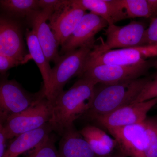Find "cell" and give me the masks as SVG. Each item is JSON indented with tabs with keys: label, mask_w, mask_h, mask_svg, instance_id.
I'll use <instances>...</instances> for the list:
<instances>
[{
	"label": "cell",
	"mask_w": 157,
	"mask_h": 157,
	"mask_svg": "<svg viewBox=\"0 0 157 157\" xmlns=\"http://www.w3.org/2000/svg\"><path fill=\"white\" fill-rule=\"evenodd\" d=\"M97 84L90 79L80 78L51 101L52 114L49 124L52 130L63 135L73 127L74 121L88 112Z\"/></svg>",
	"instance_id": "6da1fadb"
},
{
	"label": "cell",
	"mask_w": 157,
	"mask_h": 157,
	"mask_svg": "<svg viewBox=\"0 0 157 157\" xmlns=\"http://www.w3.org/2000/svg\"><path fill=\"white\" fill-rule=\"evenodd\" d=\"M150 79L141 77L114 84H97L88 112L94 119L132 104Z\"/></svg>",
	"instance_id": "7a4b0ae2"
},
{
	"label": "cell",
	"mask_w": 157,
	"mask_h": 157,
	"mask_svg": "<svg viewBox=\"0 0 157 157\" xmlns=\"http://www.w3.org/2000/svg\"><path fill=\"white\" fill-rule=\"evenodd\" d=\"M93 48L83 47L61 56L52 68L50 86L46 97L53 101L63 91L66 84L73 77L80 76L86 61Z\"/></svg>",
	"instance_id": "3957f363"
},
{
	"label": "cell",
	"mask_w": 157,
	"mask_h": 157,
	"mask_svg": "<svg viewBox=\"0 0 157 157\" xmlns=\"http://www.w3.org/2000/svg\"><path fill=\"white\" fill-rule=\"evenodd\" d=\"M52 102L46 97L22 112L11 116L3 125L8 139L33 131L49 123L52 114Z\"/></svg>",
	"instance_id": "277c9868"
},
{
	"label": "cell",
	"mask_w": 157,
	"mask_h": 157,
	"mask_svg": "<svg viewBox=\"0 0 157 157\" xmlns=\"http://www.w3.org/2000/svg\"><path fill=\"white\" fill-rule=\"evenodd\" d=\"M46 97L44 87L38 92L30 93L14 80L3 79L0 84L1 122L11 116L24 111Z\"/></svg>",
	"instance_id": "5b68a950"
},
{
	"label": "cell",
	"mask_w": 157,
	"mask_h": 157,
	"mask_svg": "<svg viewBox=\"0 0 157 157\" xmlns=\"http://www.w3.org/2000/svg\"><path fill=\"white\" fill-rule=\"evenodd\" d=\"M152 62L145 60L132 66L99 65L86 70L80 77L90 79L97 84H114L141 78L152 67Z\"/></svg>",
	"instance_id": "8992f818"
},
{
	"label": "cell",
	"mask_w": 157,
	"mask_h": 157,
	"mask_svg": "<svg viewBox=\"0 0 157 157\" xmlns=\"http://www.w3.org/2000/svg\"><path fill=\"white\" fill-rule=\"evenodd\" d=\"M145 30L143 23L136 21H132L124 26L108 25L105 32L106 41H102L101 44L95 45L94 48L104 51L117 48L142 47Z\"/></svg>",
	"instance_id": "52a82bcc"
},
{
	"label": "cell",
	"mask_w": 157,
	"mask_h": 157,
	"mask_svg": "<svg viewBox=\"0 0 157 157\" xmlns=\"http://www.w3.org/2000/svg\"><path fill=\"white\" fill-rule=\"evenodd\" d=\"M108 26L103 18L93 13H86L76 28L61 46L62 55L83 47H94L95 36Z\"/></svg>",
	"instance_id": "ba28073f"
},
{
	"label": "cell",
	"mask_w": 157,
	"mask_h": 157,
	"mask_svg": "<svg viewBox=\"0 0 157 157\" xmlns=\"http://www.w3.org/2000/svg\"><path fill=\"white\" fill-rule=\"evenodd\" d=\"M156 104L157 98L133 103L94 119L107 130L139 124L146 119L147 113Z\"/></svg>",
	"instance_id": "9c48e42d"
},
{
	"label": "cell",
	"mask_w": 157,
	"mask_h": 157,
	"mask_svg": "<svg viewBox=\"0 0 157 157\" xmlns=\"http://www.w3.org/2000/svg\"><path fill=\"white\" fill-rule=\"evenodd\" d=\"M145 57L141 47L100 51L94 48L89 54L82 73L99 65L132 66L145 61Z\"/></svg>",
	"instance_id": "30bf717a"
},
{
	"label": "cell",
	"mask_w": 157,
	"mask_h": 157,
	"mask_svg": "<svg viewBox=\"0 0 157 157\" xmlns=\"http://www.w3.org/2000/svg\"><path fill=\"white\" fill-rule=\"evenodd\" d=\"M86 10L68 1L58 10L54 12L48 21L49 25L55 36L59 45L62 46L70 36Z\"/></svg>",
	"instance_id": "8fae6325"
},
{
	"label": "cell",
	"mask_w": 157,
	"mask_h": 157,
	"mask_svg": "<svg viewBox=\"0 0 157 157\" xmlns=\"http://www.w3.org/2000/svg\"><path fill=\"white\" fill-rule=\"evenodd\" d=\"M144 121L131 125L108 129L114 137L117 144L126 156L146 157V136Z\"/></svg>",
	"instance_id": "7c38bea8"
},
{
	"label": "cell",
	"mask_w": 157,
	"mask_h": 157,
	"mask_svg": "<svg viewBox=\"0 0 157 157\" xmlns=\"http://www.w3.org/2000/svg\"><path fill=\"white\" fill-rule=\"evenodd\" d=\"M52 13L45 9H39L27 17L32 30L39 40L40 45L49 62L56 63L60 58L59 45L55 36L47 23Z\"/></svg>",
	"instance_id": "4fadbf2b"
},
{
	"label": "cell",
	"mask_w": 157,
	"mask_h": 157,
	"mask_svg": "<svg viewBox=\"0 0 157 157\" xmlns=\"http://www.w3.org/2000/svg\"><path fill=\"white\" fill-rule=\"evenodd\" d=\"M0 55L25 62V48L21 29L13 20L1 16Z\"/></svg>",
	"instance_id": "5bb4252c"
},
{
	"label": "cell",
	"mask_w": 157,
	"mask_h": 157,
	"mask_svg": "<svg viewBox=\"0 0 157 157\" xmlns=\"http://www.w3.org/2000/svg\"><path fill=\"white\" fill-rule=\"evenodd\" d=\"M52 131L48 123L39 128L21 134L8 145L3 157H18L30 150H34L50 137Z\"/></svg>",
	"instance_id": "9a60e30c"
},
{
	"label": "cell",
	"mask_w": 157,
	"mask_h": 157,
	"mask_svg": "<svg viewBox=\"0 0 157 157\" xmlns=\"http://www.w3.org/2000/svg\"><path fill=\"white\" fill-rule=\"evenodd\" d=\"M73 3L103 18L108 25L128 18L119 0H73Z\"/></svg>",
	"instance_id": "2e32d148"
},
{
	"label": "cell",
	"mask_w": 157,
	"mask_h": 157,
	"mask_svg": "<svg viewBox=\"0 0 157 157\" xmlns=\"http://www.w3.org/2000/svg\"><path fill=\"white\" fill-rule=\"evenodd\" d=\"M58 151L60 157H97L84 137L73 127L63 134Z\"/></svg>",
	"instance_id": "e0dca14e"
},
{
	"label": "cell",
	"mask_w": 157,
	"mask_h": 157,
	"mask_svg": "<svg viewBox=\"0 0 157 157\" xmlns=\"http://www.w3.org/2000/svg\"><path fill=\"white\" fill-rule=\"evenodd\" d=\"M79 133L87 141L97 157L107 156L112 152L117 145L115 139L94 126L84 127Z\"/></svg>",
	"instance_id": "ac0fdd59"
},
{
	"label": "cell",
	"mask_w": 157,
	"mask_h": 157,
	"mask_svg": "<svg viewBox=\"0 0 157 157\" xmlns=\"http://www.w3.org/2000/svg\"><path fill=\"white\" fill-rule=\"evenodd\" d=\"M25 36L30 58L33 59L36 63L42 74L44 83L43 87L45 90L46 95L50 86L51 76L52 68L50 67L49 62L46 58L34 31L27 29Z\"/></svg>",
	"instance_id": "d6986e66"
},
{
	"label": "cell",
	"mask_w": 157,
	"mask_h": 157,
	"mask_svg": "<svg viewBox=\"0 0 157 157\" xmlns=\"http://www.w3.org/2000/svg\"><path fill=\"white\" fill-rule=\"evenodd\" d=\"M1 9L8 14L28 17L39 10L38 0H1Z\"/></svg>",
	"instance_id": "ffe728a7"
},
{
	"label": "cell",
	"mask_w": 157,
	"mask_h": 157,
	"mask_svg": "<svg viewBox=\"0 0 157 157\" xmlns=\"http://www.w3.org/2000/svg\"><path fill=\"white\" fill-rule=\"evenodd\" d=\"M119 2L126 12L128 18H154L152 9L148 0H119Z\"/></svg>",
	"instance_id": "44dd1931"
},
{
	"label": "cell",
	"mask_w": 157,
	"mask_h": 157,
	"mask_svg": "<svg viewBox=\"0 0 157 157\" xmlns=\"http://www.w3.org/2000/svg\"><path fill=\"white\" fill-rule=\"evenodd\" d=\"M146 136V157H157V119L147 118L144 121Z\"/></svg>",
	"instance_id": "7402d4cb"
},
{
	"label": "cell",
	"mask_w": 157,
	"mask_h": 157,
	"mask_svg": "<svg viewBox=\"0 0 157 157\" xmlns=\"http://www.w3.org/2000/svg\"><path fill=\"white\" fill-rule=\"evenodd\" d=\"M27 157H60L53 140L48 137L41 145L34 149Z\"/></svg>",
	"instance_id": "603a6c76"
},
{
	"label": "cell",
	"mask_w": 157,
	"mask_h": 157,
	"mask_svg": "<svg viewBox=\"0 0 157 157\" xmlns=\"http://www.w3.org/2000/svg\"><path fill=\"white\" fill-rule=\"evenodd\" d=\"M155 98H157V76L154 79H150L133 103L144 102Z\"/></svg>",
	"instance_id": "cb8c5ba5"
},
{
	"label": "cell",
	"mask_w": 157,
	"mask_h": 157,
	"mask_svg": "<svg viewBox=\"0 0 157 157\" xmlns=\"http://www.w3.org/2000/svg\"><path fill=\"white\" fill-rule=\"evenodd\" d=\"M155 45H157V17L151 19L149 26L145 30L143 46Z\"/></svg>",
	"instance_id": "d4e9b609"
},
{
	"label": "cell",
	"mask_w": 157,
	"mask_h": 157,
	"mask_svg": "<svg viewBox=\"0 0 157 157\" xmlns=\"http://www.w3.org/2000/svg\"><path fill=\"white\" fill-rule=\"evenodd\" d=\"M67 0H38L40 9H45L52 13L58 10L67 2Z\"/></svg>",
	"instance_id": "484cf974"
},
{
	"label": "cell",
	"mask_w": 157,
	"mask_h": 157,
	"mask_svg": "<svg viewBox=\"0 0 157 157\" xmlns=\"http://www.w3.org/2000/svg\"><path fill=\"white\" fill-rule=\"evenodd\" d=\"M21 64V62L16 59L0 55V73L2 75H5L9 69Z\"/></svg>",
	"instance_id": "4316f807"
},
{
	"label": "cell",
	"mask_w": 157,
	"mask_h": 157,
	"mask_svg": "<svg viewBox=\"0 0 157 157\" xmlns=\"http://www.w3.org/2000/svg\"><path fill=\"white\" fill-rule=\"evenodd\" d=\"M9 140L6 135L3 125H0V157H3L8 146L7 140Z\"/></svg>",
	"instance_id": "83f0119b"
},
{
	"label": "cell",
	"mask_w": 157,
	"mask_h": 157,
	"mask_svg": "<svg viewBox=\"0 0 157 157\" xmlns=\"http://www.w3.org/2000/svg\"><path fill=\"white\" fill-rule=\"evenodd\" d=\"M154 14V18L157 17V0H148Z\"/></svg>",
	"instance_id": "f1b7e54d"
},
{
	"label": "cell",
	"mask_w": 157,
	"mask_h": 157,
	"mask_svg": "<svg viewBox=\"0 0 157 157\" xmlns=\"http://www.w3.org/2000/svg\"><path fill=\"white\" fill-rule=\"evenodd\" d=\"M152 67H154L157 70V60L152 62Z\"/></svg>",
	"instance_id": "f546056e"
},
{
	"label": "cell",
	"mask_w": 157,
	"mask_h": 157,
	"mask_svg": "<svg viewBox=\"0 0 157 157\" xmlns=\"http://www.w3.org/2000/svg\"><path fill=\"white\" fill-rule=\"evenodd\" d=\"M117 157H124V156H117Z\"/></svg>",
	"instance_id": "4dcf8cb0"
}]
</instances>
